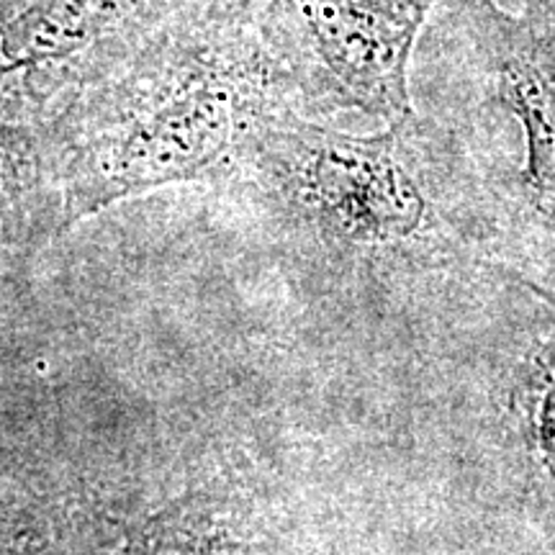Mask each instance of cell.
<instances>
[{"mask_svg":"<svg viewBox=\"0 0 555 555\" xmlns=\"http://www.w3.org/2000/svg\"><path fill=\"white\" fill-rule=\"evenodd\" d=\"M224 191L314 294L401 309L496 270L468 152L416 114L347 134L283 111Z\"/></svg>","mask_w":555,"mask_h":555,"instance_id":"1","label":"cell"},{"mask_svg":"<svg viewBox=\"0 0 555 555\" xmlns=\"http://www.w3.org/2000/svg\"><path fill=\"white\" fill-rule=\"evenodd\" d=\"M298 103L253 0H191L34 127L60 229L168 185L224 189L266 124Z\"/></svg>","mask_w":555,"mask_h":555,"instance_id":"2","label":"cell"},{"mask_svg":"<svg viewBox=\"0 0 555 555\" xmlns=\"http://www.w3.org/2000/svg\"><path fill=\"white\" fill-rule=\"evenodd\" d=\"M478 80L499 124L515 129L519 159L476 172L491 262L555 294V21L468 3Z\"/></svg>","mask_w":555,"mask_h":555,"instance_id":"3","label":"cell"},{"mask_svg":"<svg viewBox=\"0 0 555 555\" xmlns=\"http://www.w3.org/2000/svg\"><path fill=\"white\" fill-rule=\"evenodd\" d=\"M509 281L519 317L470 345L457 397L478 463L555 519V294Z\"/></svg>","mask_w":555,"mask_h":555,"instance_id":"4","label":"cell"},{"mask_svg":"<svg viewBox=\"0 0 555 555\" xmlns=\"http://www.w3.org/2000/svg\"><path fill=\"white\" fill-rule=\"evenodd\" d=\"M437 0H253L301 103L414 116L409 65Z\"/></svg>","mask_w":555,"mask_h":555,"instance_id":"5","label":"cell"},{"mask_svg":"<svg viewBox=\"0 0 555 555\" xmlns=\"http://www.w3.org/2000/svg\"><path fill=\"white\" fill-rule=\"evenodd\" d=\"M191 0H0V121L39 127Z\"/></svg>","mask_w":555,"mask_h":555,"instance_id":"6","label":"cell"},{"mask_svg":"<svg viewBox=\"0 0 555 555\" xmlns=\"http://www.w3.org/2000/svg\"><path fill=\"white\" fill-rule=\"evenodd\" d=\"M93 555H298L266 491L219 474L121 522Z\"/></svg>","mask_w":555,"mask_h":555,"instance_id":"7","label":"cell"},{"mask_svg":"<svg viewBox=\"0 0 555 555\" xmlns=\"http://www.w3.org/2000/svg\"><path fill=\"white\" fill-rule=\"evenodd\" d=\"M119 527L86 486L34 468L0 474V555H93Z\"/></svg>","mask_w":555,"mask_h":555,"instance_id":"8","label":"cell"},{"mask_svg":"<svg viewBox=\"0 0 555 555\" xmlns=\"http://www.w3.org/2000/svg\"><path fill=\"white\" fill-rule=\"evenodd\" d=\"M60 234L37 131L0 121V301L24 288L37 253Z\"/></svg>","mask_w":555,"mask_h":555,"instance_id":"9","label":"cell"},{"mask_svg":"<svg viewBox=\"0 0 555 555\" xmlns=\"http://www.w3.org/2000/svg\"><path fill=\"white\" fill-rule=\"evenodd\" d=\"M491 3H496V0H491Z\"/></svg>","mask_w":555,"mask_h":555,"instance_id":"10","label":"cell"}]
</instances>
